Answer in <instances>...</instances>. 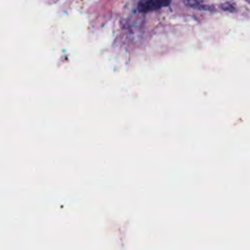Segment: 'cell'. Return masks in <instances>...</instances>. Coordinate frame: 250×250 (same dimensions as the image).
<instances>
[{"instance_id":"cell-1","label":"cell","mask_w":250,"mask_h":250,"mask_svg":"<svg viewBox=\"0 0 250 250\" xmlns=\"http://www.w3.org/2000/svg\"><path fill=\"white\" fill-rule=\"evenodd\" d=\"M172 0H140L137 9L141 13H148L168 7Z\"/></svg>"}]
</instances>
